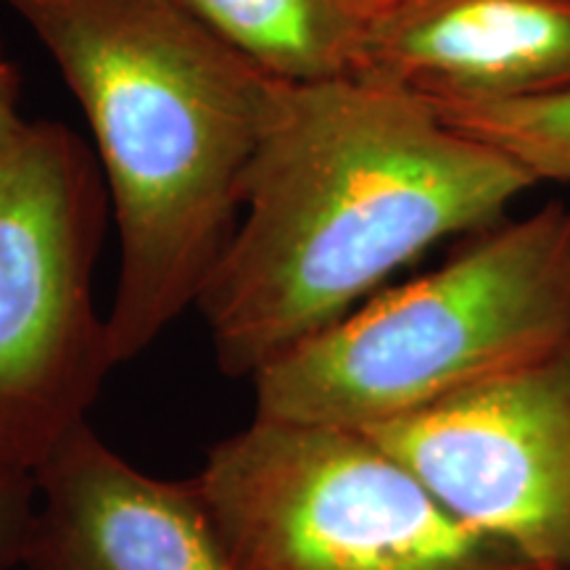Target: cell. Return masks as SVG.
I'll return each mask as SVG.
<instances>
[{
  "mask_svg": "<svg viewBox=\"0 0 570 570\" xmlns=\"http://www.w3.org/2000/svg\"><path fill=\"white\" fill-rule=\"evenodd\" d=\"M523 164L373 77L281 82L196 309L225 375L252 377L439 240L499 223Z\"/></svg>",
  "mask_w": 570,
  "mask_h": 570,
  "instance_id": "1",
  "label": "cell"
},
{
  "mask_svg": "<svg viewBox=\"0 0 570 570\" xmlns=\"http://www.w3.org/2000/svg\"><path fill=\"white\" fill-rule=\"evenodd\" d=\"M88 119L119 230L114 365L196 306L240 212L281 80L180 0H0Z\"/></svg>",
  "mask_w": 570,
  "mask_h": 570,
  "instance_id": "2",
  "label": "cell"
},
{
  "mask_svg": "<svg viewBox=\"0 0 570 570\" xmlns=\"http://www.w3.org/2000/svg\"><path fill=\"white\" fill-rule=\"evenodd\" d=\"M570 338V206L483 227L444 265L367 298L252 377L256 417L365 431Z\"/></svg>",
  "mask_w": 570,
  "mask_h": 570,
  "instance_id": "3",
  "label": "cell"
},
{
  "mask_svg": "<svg viewBox=\"0 0 570 570\" xmlns=\"http://www.w3.org/2000/svg\"><path fill=\"white\" fill-rule=\"evenodd\" d=\"M190 481L235 570H547L352 428L254 417Z\"/></svg>",
  "mask_w": 570,
  "mask_h": 570,
  "instance_id": "4",
  "label": "cell"
},
{
  "mask_svg": "<svg viewBox=\"0 0 570 570\" xmlns=\"http://www.w3.org/2000/svg\"><path fill=\"white\" fill-rule=\"evenodd\" d=\"M106 217L98 156L32 122L0 164V483H35L117 367L92 304Z\"/></svg>",
  "mask_w": 570,
  "mask_h": 570,
  "instance_id": "5",
  "label": "cell"
},
{
  "mask_svg": "<svg viewBox=\"0 0 570 570\" xmlns=\"http://www.w3.org/2000/svg\"><path fill=\"white\" fill-rule=\"evenodd\" d=\"M362 433L473 529L541 568L570 570V338Z\"/></svg>",
  "mask_w": 570,
  "mask_h": 570,
  "instance_id": "6",
  "label": "cell"
},
{
  "mask_svg": "<svg viewBox=\"0 0 570 570\" xmlns=\"http://www.w3.org/2000/svg\"><path fill=\"white\" fill-rule=\"evenodd\" d=\"M30 570H235L194 481L132 468L88 423L35 475Z\"/></svg>",
  "mask_w": 570,
  "mask_h": 570,
  "instance_id": "7",
  "label": "cell"
},
{
  "mask_svg": "<svg viewBox=\"0 0 570 570\" xmlns=\"http://www.w3.org/2000/svg\"><path fill=\"white\" fill-rule=\"evenodd\" d=\"M356 77L458 104L570 92V0H377Z\"/></svg>",
  "mask_w": 570,
  "mask_h": 570,
  "instance_id": "8",
  "label": "cell"
},
{
  "mask_svg": "<svg viewBox=\"0 0 570 570\" xmlns=\"http://www.w3.org/2000/svg\"><path fill=\"white\" fill-rule=\"evenodd\" d=\"M202 24L281 82L360 75L377 0H180Z\"/></svg>",
  "mask_w": 570,
  "mask_h": 570,
  "instance_id": "9",
  "label": "cell"
},
{
  "mask_svg": "<svg viewBox=\"0 0 570 570\" xmlns=\"http://www.w3.org/2000/svg\"><path fill=\"white\" fill-rule=\"evenodd\" d=\"M431 104L446 125L512 156L539 183H570V92L525 101Z\"/></svg>",
  "mask_w": 570,
  "mask_h": 570,
  "instance_id": "10",
  "label": "cell"
},
{
  "mask_svg": "<svg viewBox=\"0 0 570 570\" xmlns=\"http://www.w3.org/2000/svg\"><path fill=\"white\" fill-rule=\"evenodd\" d=\"M35 515H38L35 483H0V570L24 566Z\"/></svg>",
  "mask_w": 570,
  "mask_h": 570,
  "instance_id": "11",
  "label": "cell"
},
{
  "mask_svg": "<svg viewBox=\"0 0 570 570\" xmlns=\"http://www.w3.org/2000/svg\"><path fill=\"white\" fill-rule=\"evenodd\" d=\"M19 92V69L13 67V61L6 56L3 46H0V164L17 151L19 142L24 140V135L32 125L21 117Z\"/></svg>",
  "mask_w": 570,
  "mask_h": 570,
  "instance_id": "12",
  "label": "cell"
}]
</instances>
